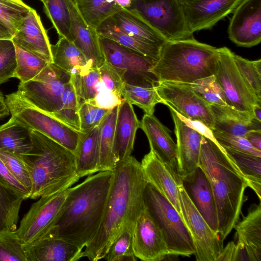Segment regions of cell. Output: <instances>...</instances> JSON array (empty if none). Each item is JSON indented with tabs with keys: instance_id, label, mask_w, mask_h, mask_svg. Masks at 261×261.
<instances>
[{
	"instance_id": "obj_1",
	"label": "cell",
	"mask_w": 261,
	"mask_h": 261,
	"mask_svg": "<svg viewBox=\"0 0 261 261\" xmlns=\"http://www.w3.org/2000/svg\"><path fill=\"white\" fill-rule=\"evenodd\" d=\"M113 172L101 224L82 252V257L92 261L104 258L117 236L126 228H134L145 206L144 192L147 183L141 163L130 155L119 161Z\"/></svg>"
},
{
	"instance_id": "obj_2",
	"label": "cell",
	"mask_w": 261,
	"mask_h": 261,
	"mask_svg": "<svg viewBox=\"0 0 261 261\" xmlns=\"http://www.w3.org/2000/svg\"><path fill=\"white\" fill-rule=\"evenodd\" d=\"M113 177V171H99L70 187L54 225L47 231L83 250L99 229Z\"/></svg>"
},
{
	"instance_id": "obj_3",
	"label": "cell",
	"mask_w": 261,
	"mask_h": 261,
	"mask_svg": "<svg viewBox=\"0 0 261 261\" xmlns=\"http://www.w3.org/2000/svg\"><path fill=\"white\" fill-rule=\"evenodd\" d=\"M198 167L210 182L216 205L218 233L224 241L239 221L247 180L215 140L203 135Z\"/></svg>"
},
{
	"instance_id": "obj_4",
	"label": "cell",
	"mask_w": 261,
	"mask_h": 261,
	"mask_svg": "<svg viewBox=\"0 0 261 261\" xmlns=\"http://www.w3.org/2000/svg\"><path fill=\"white\" fill-rule=\"evenodd\" d=\"M30 136L32 148L21 156L31 179L30 199L65 190L79 181L73 152L36 130L30 129Z\"/></svg>"
},
{
	"instance_id": "obj_5",
	"label": "cell",
	"mask_w": 261,
	"mask_h": 261,
	"mask_svg": "<svg viewBox=\"0 0 261 261\" xmlns=\"http://www.w3.org/2000/svg\"><path fill=\"white\" fill-rule=\"evenodd\" d=\"M218 60L217 48L193 37L167 41L150 71L159 82L191 83L215 75Z\"/></svg>"
},
{
	"instance_id": "obj_6",
	"label": "cell",
	"mask_w": 261,
	"mask_h": 261,
	"mask_svg": "<svg viewBox=\"0 0 261 261\" xmlns=\"http://www.w3.org/2000/svg\"><path fill=\"white\" fill-rule=\"evenodd\" d=\"M5 99L11 117L28 128L55 141L76 155L84 133L35 107L17 91L7 95Z\"/></svg>"
},
{
	"instance_id": "obj_7",
	"label": "cell",
	"mask_w": 261,
	"mask_h": 261,
	"mask_svg": "<svg viewBox=\"0 0 261 261\" xmlns=\"http://www.w3.org/2000/svg\"><path fill=\"white\" fill-rule=\"evenodd\" d=\"M144 203L164 236L169 255L187 257L194 255L193 240L183 218L173 205L148 183Z\"/></svg>"
},
{
	"instance_id": "obj_8",
	"label": "cell",
	"mask_w": 261,
	"mask_h": 261,
	"mask_svg": "<svg viewBox=\"0 0 261 261\" xmlns=\"http://www.w3.org/2000/svg\"><path fill=\"white\" fill-rule=\"evenodd\" d=\"M105 60L115 69L125 84L156 87L159 81L150 71L156 61L117 42L99 36Z\"/></svg>"
},
{
	"instance_id": "obj_9",
	"label": "cell",
	"mask_w": 261,
	"mask_h": 261,
	"mask_svg": "<svg viewBox=\"0 0 261 261\" xmlns=\"http://www.w3.org/2000/svg\"><path fill=\"white\" fill-rule=\"evenodd\" d=\"M137 11L167 41L193 37L178 0H133Z\"/></svg>"
},
{
	"instance_id": "obj_10",
	"label": "cell",
	"mask_w": 261,
	"mask_h": 261,
	"mask_svg": "<svg viewBox=\"0 0 261 261\" xmlns=\"http://www.w3.org/2000/svg\"><path fill=\"white\" fill-rule=\"evenodd\" d=\"M70 77L69 73L49 63L32 80L20 82L17 91L35 107L51 114L62 108V95Z\"/></svg>"
},
{
	"instance_id": "obj_11",
	"label": "cell",
	"mask_w": 261,
	"mask_h": 261,
	"mask_svg": "<svg viewBox=\"0 0 261 261\" xmlns=\"http://www.w3.org/2000/svg\"><path fill=\"white\" fill-rule=\"evenodd\" d=\"M183 219L192 237L197 261H215L223 248V241L200 214L184 184L179 188Z\"/></svg>"
},
{
	"instance_id": "obj_12",
	"label": "cell",
	"mask_w": 261,
	"mask_h": 261,
	"mask_svg": "<svg viewBox=\"0 0 261 261\" xmlns=\"http://www.w3.org/2000/svg\"><path fill=\"white\" fill-rule=\"evenodd\" d=\"M218 51L215 76L223 90L226 105L234 109L252 114L253 106L261 105V101L240 73L233 60V53L226 47L218 48Z\"/></svg>"
},
{
	"instance_id": "obj_13",
	"label": "cell",
	"mask_w": 261,
	"mask_h": 261,
	"mask_svg": "<svg viewBox=\"0 0 261 261\" xmlns=\"http://www.w3.org/2000/svg\"><path fill=\"white\" fill-rule=\"evenodd\" d=\"M69 188L42 196L31 205L15 230L23 246L33 242L55 224L68 195Z\"/></svg>"
},
{
	"instance_id": "obj_14",
	"label": "cell",
	"mask_w": 261,
	"mask_h": 261,
	"mask_svg": "<svg viewBox=\"0 0 261 261\" xmlns=\"http://www.w3.org/2000/svg\"><path fill=\"white\" fill-rule=\"evenodd\" d=\"M156 90L163 104L171 107L182 117L200 121L213 129L214 119L210 105L186 84L159 82Z\"/></svg>"
},
{
	"instance_id": "obj_15",
	"label": "cell",
	"mask_w": 261,
	"mask_h": 261,
	"mask_svg": "<svg viewBox=\"0 0 261 261\" xmlns=\"http://www.w3.org/2000/svg\"><path fill=\"white\" fill-rule=\"evenodd\" d=\"M133 246L135 256L144 261H161L169 255L164 236L144 206L134 226Z\"/></svg>"
},
{
	"instance_id": "obj_16",
	"label": "cell",
	"mask_w": 261,
	"mask_h": 261,
	"mask_svg": "<svg viewBox=\"0 0 261 261\" xmlns=\"http://www.w3.org/2000/svg\"><path fill=\"white\" fill-rule=\"evenodd\" d=\"M229 38L239 46L250 47L261 41V0H242L233 11Z\"/></svg>"
},
{
	"instance_id": "obj_17",
	"label": "cell",
	"mask_w": 261,
	"mask_h": 261,
	"mask_svg": "<svg viewBox=\"0 0 261 261\" xmlns=\"http://www.w3.org/2000/svg\"><path fill=\"white\" fill-rule=\"evenodd\" d=\"M168 107L177 139V173L183 182L188 181L198 167L202 135L184 121L173 109Z\"/></svg>"
},
{
	"instance_id": "obj_18",
	"label": "cell",
	"mask_w": 261,
	"mask_h": 261,
	"mask_svg": "<svg viewBox=\"0 0 261 261\" xmlns=\"http://www.w3.org/2000/svg\"><path fill=\"white\" fill-rule=\"evenodd\" d=\"M141 165L147 183L164 196L183 218L179 188L184 182L177 171L151 150L144 155Z\"/></svg>"
},
{
	"instance_id": "obj_19",
	"label": "cell",
	"mask_w": 261,
	"mask_h": 261,
	"mask_svg": "<svg viewBox=\"0 0 261 261\" xmlns=\"http://www.w3.org/2000/svg\"><path fill=\"white\" fill-rule=\"evenodd\" d=\"M242 0H192L181 5L187 27L195 32L211 29L233 12Z\"/></svg>"
},
{
	"instance_id": "obj_20",
	"label": "cell",
	"mask_w": 261,
	"mask_h": 261,
	"mask_svg": "<svg viewBox=\"0 0 261 261\" xmlns=\"http://www.w3.org/2000/svg\"><path fill=\"white\" fill-rule=\"evenodd\" d=\"M23 247L27 261H76L82 257L83 250L48 231Z\"/></svg>"
},
{
	"instance_id": "obj_21",
	"label": "cell",
	"mask_w": 261,
	"mask_h": 261,
	"mask_svg": "<svg viewBox=\"0 0 261 261\" xmlns=\"http://www.w3.org/2000/svg\"><path fill=\"white\" fill-rule=\"evenodd\" d=\"M25 50L53 63L51 44L47 32L36 10L32 8L18 28L12 39Z\"/></svg>"
},
{
	"instance_id": "obj_22",
	"label": "cell",
	"mask_w": 261,
	"mask_h": 261,
	"mask_svg": "<svg viewBox=\"0 0 261 261\" xmlns=\"http://www.w3.org/2000/svg\"><path fill=\"white\" fill-rule=\"evenodd\" d=\"M140 128L148 140L150 150L177 172V148L167 127L153 115L145 114Z\"/></svg>"
},
{
	"instance_id": "obj_23",
	"label": "cell",
	"mask_w": 261,
	"mask_h": 261,
	"mask_svg": "<svg viewBox=\"0 0 261 261\" xmlns=\"http://www.w3.org/2000/svg\"><path fill=\"white\" fill-rule=\"evenodd\" d=\"M71 20L73 43L90 61L94 67L99 68L105 62L97 31L87 24L74 4L67 0Z\"/></svg>"
},
{
	"instance_id": "obj_24",
	"label": "cell",
	"mask_w": 261,
	"mask_h": 261,
	"mask_svg": "<svg viewBox=\"0 0 261 261\" xmlns=\"http://www.w3.org/2000/svg\"><path fill=\"white\" fill-rule=\"evenodd\" d=\"M210 108L214 119L212 130L242 137L249 130H261V122L251 113L228 105H211Z\"/></svg>"
},
{
	"instance_id": "obj_25",
	"label": "cell",
	"mask_w": 261,
	"mask_h": 261,
	"mask_svg": "<svg viewBox=\"0 0 261 261\" xmlns=\"http://www.w3.org/2000/svg\"><path fill=\"white\" fill-rule=\"evenodd\" d=\"M140 125L132 105L123 99L118 106L114 132V149L119 161L132 155L136 134Z\"/></svg>"
},
{
	"instance_id": "obj_26",
	"label": "cell",
	"mask_w": 261,
	"mask_h": 261,
	"mask_svg": "<svg viewBox=\"0 0 261 261\" xmlns=\"http://www.w3.org/2000/svg\"><path fill=\"white\" fill-rule=\"evenodd\" d=\"M187 182L190 184L189 196L194 205L211 229L218 233L216 203L206 175L198 167L192 178Z\"/></svg>"
},
{
	"instance_id": "obj_27",
	"label": "cell",
	"mask_w": 261,
	"mask_h": 261,
	"mask_svg": "<svg viewBox=\"0 0 261 261\" xmlns=\"http://www.w3.org/2000/svg\"><path fill=\"white\" fill-rule=\"evenodd\" d=\"M237 243L242 245L251 261H261V205L253 204L246 216L233 227Z\"/></svg>"
},
{
	"instance_id": "obj_28",
	"label": "cell",
	"mask_w": 261,
	"mask_h": 261,
	"mask_svg": "<svg viewBox=\"0 0 261 261\" xmlns=\"http://www.w3.org/2000/svg\"><path fill=\"white\" fill-rule=\"evenodd\" d=\"M111 18L122 30L148 44L162 48L167 41L134 9H122Z\"/></svg>"
},
{
	"instance_id": "obj_29",
	"label": "cell",
	"mask_w": 261,
	"mask_h": 261,
	"mask_svg": "<svg viewBox=\"0 0 261 261\" xmlns=\"http://www.w3.org/2000/svg\"><path fill=\"white\" fill-rule=\"evenodd\" d=\"M53 63L70 75L88 73L93 67L83 53L72 42L65 37H59L51 44Z\"/></svg>"
},
{
	"instance_id": "obj_30",
	"label": "cell",
	"mask_w": 261,
	"mask_h": 261,
	"mask_svg": "<svg viewBox=\"0 0 261 261\" xmlns=\"http://www.w3.org/2000/svg\"><path fill=\"white\" fill-rule=\"evenodd\" d=\"M118 106L110 110L99 125L98 172L113 171L119 162L114 149V132Z\"/></svg>"
},
{
	"instance_id": "obj_31",
	"label": "cell",
	"mask_w": 261,
	"mask_h": 261,
	"mask_svg": "<svg viewBox=\"0 0 261 261\" xmlns=\"http://www.w3.org/2000/svg\"><path fill=\"white\" fill-rule=\"evenodd\" d=\"M99 36L112 40L155 61L159 60L162 48L145 42L122 30L111 17L96 30Z\"/></svg>"
},
{
	"instance_id": "obj_32",
	"label": "cell",
	"mask_w": 261,
	"mask_h": 261,
	"mask_svg": "<svg viewBox=\"0 0 261 261\" xmlns=\"http://www.w3.org/2000/svg\"><path fill=\"white\" fill-rule=\"evenodd\" d=\"M32 146L30 129L12 117L0 125V150L21 157L30 151Z\"/></svg>"
},
{
	"instance_id": "obj_33",
	"label": "cell",
	"mask_w": 261,
	"mask_h": 261,
	"mask_svg": "<svg viewBox=\"0 0 261 261\" xmlns=\"http://www.w3.org/2000/svg\"><path fill=\"white\" fill-rule=\"evenodd\" d=\"M99 125L84 133L76 157V172L80 178L98 172Z\"/></svg>"
},
{
	"instance_id": "obj_34",
	"label": "cell",
	"mask_w": 261,
	"mask_h": 261,
	"mask_svg": "<svg viewBox=\"0 0 261 261\" xmlns=\"http://www.w3.org/2000/svg\"><path fill=\"white\" fill-rule=\"evenodd\" d=\"M74 4L85 22L96 30L105 20L123 9L115 0H74Z\"/></svg>"
},
{
	"instance_id": "obj_35",
	"label": "cell",
	"mask_w": 261,
	"mask_h": 261,
	"mask_svg": "<svg viewBox=\"0 0 261 261\" xmlns=\"http://www.w3.org/2000/svg\"><path fill=\"white\" fill-rule=\"evenodd\" d=\"M245 177L251 188L261 199V156L222 147Z\"/></svg>"
},
{
	"instance_id": "obj_36",
	"label": "cell",
	"mask_w": 261,
	"mask_h": 261,
	"mask_svg": "<svg viewBox=\"0 0 261 261\" xmlns=\"http://www.w3.org/2000/svg\"><path fill=\"white\" fill-rule=\"evenodd\" d=\"M24 199L0 182V230L17 229L19 213Z\"/></svg>"
},
{
	"instance_id": "obj_37",
	"label": "cell",
	"mask_w": 261,
	"mask_h": 261,
	"mask_svg": "<svg viewBox=\"0 0 261 261\" xmlns=\"http://www.w3.org/2000/svg\"><path fill=\"white\" fill-rule=\"evenodd\" d=\"M42 2L45 13L59 37H65L73 42L71 16L67 0H42Z\"/></svg>"
},
{
	"instance_id": "obj_38",
	"label": "cell",
	"mask_w": 261,
	"mask_h": 261,
	"mask_svg": "<svg viewBox=\"0 0 261 261\" xmlns=\"http://www.w3.org/2000/svg\"><path fill=\"white\" fill-rule=\"evenodd\" d=\"M121 96L123 99L139 107L145 114L150 115H153L157 103H164L156 91V87H144L124 84Z\"/></svg>"
},
{
	"instance_id": "obj_39",
	"label": "cell",
	"mask_w": 261,
	"mask_h": 261,
	"mask_svg": "<svg viewBox=\"0 0 261 261\" xmlns=\"http://www.w3.org/2000/svg\"><path fill=\"white\" fill-rule=\"evenodd\" d=\"M14 45L16 67L14 77L18 79L20 83H25L32 80L49 64L39 57L15 44Z\"/></svg>"
},
{
	"instance_id": "obj_40",
	"label": "cell",
	"mask_w": 261,
	"mask_h": 261,
	"mask_svg": "<svg viewBox=\"0 0 261 261\" xmlns=\"http://www.w3.org/2000/svg\"><path fill=\"white\" fill-rule=\"evenodd\" d=\"M31 9L21 0H0V23L14 35Z\"/></svg>"
},
{
	"instance_id": "obj_41",
	"label": "cell",
	"mask_w": 261,
	"mask_h": 261,
	"mask_svg": "<svg viewBox=\"0 0 261 261\" xmlns=\"http://www.w3.org/2000/svg\"><path fill=\"white\" fill-rule=\"evenodd\" d=\"M184 84L210 105H227L223 90L215 75Z\"/></svg>"
},
{
	"instance_id": "obj_42",
	"label": "cell",
	"mask_w": 261,
	"mask_h": 261,
	"mask_svg": "<svg viewBox=\"0 0 261 261\" xmlns=\"http://www.w3.org/2000/svg\"><path fill=\"white\" fill-rule=\"evenodd\" d=\"M233 57L245 82L261 101V59L250 61L234 53Z\"/></svg>"
},
{
	"instance_id": "obj_43",
	"label": "cell",
	"mask_w": 261,
	"mask_h": 261,
	"mask_svg": "<svg viewBox=\"0 0 261 261\" xmlns=\"http://www.w3.org/2000/svg\"><path fill=\"white\" fill-rule=\"evenodd\" d=\"M99 80L100 75L97 67H93L86 74L71 75L70 82L80 105L93 100L97 93L96 85Z\"/></svg>"
},
{
	"instance_id": "obj_44",
	"label": "cell",
	"mask_w": 261,
	"mask_h": 261,
	"mask_svg": "<svg viewBox=\"0 0 261 261\" xmlns=\"http://www.w3.org/2000/svg\"><path fill=\"white\" fill-rule=\"evenodd\" d=\"M133 229L126 228L115 239L104 258L108 261H135L133 246Z\"/></svg>"
},
{
	"instance_id": "obj_45",
	"label": "cell",
	"mask_w": 261,
	"mask_h": 261,
	"mask_svg": "<svg viewBox=\"0 0 261 261\" xmlns=\"http://www.w3.org/2000/svg\"><path fill=\"white\" fill-rule=\"evenodd\" d=\"M27 261L23 245L15 231L0 230V261Z\"/></svg>"
},
{
	"instance_id": "obj_46",
	"label": "cell",
	"mask_w": 261,
	"mask_h": 261,
	"mask_svg": "<svg viewBox=\"0 0 261 261\" xmlns=\"http://www.w3.org/2000/svg\"><path fill=\"white\" fill-rule=\"evenodd\" d=\"M109 111L90 101L81 103L78 110L80 132L87 133L99 126Z\"/></svg>"
},
{
	"instance_id": "obj_47",
	"label": "cell",
	"mask_w": 261,
	"mask_h": 261,
	"mask_svg": "<svg viewBox=\"0 0 261 261\" xmlns=\"http://www.w3.org/2000/svg\"><path fill=\"white\" fill-rule=\"evenodd\" d=\"M16 67L15 46L12 40H0V85L14 77Z\"/></svg>"
},
{
	"instance_id": "obj_48",
	"label": "cell",
	"mask_w": 261,
	"mask_h": 261,
	"mask_svg": "<svg viewBox=\"0 0 261 261\" xmlns=\"http://www.w3.org/2000/svg\"><path fill=\"white\" fill-rule=\"evenodd\" d=\"M0 158L13 176L24 186L31 194L32 181L29 171L22 158L10 152L0 150Z\"/></svg>"
},
{
	"instance_id": "obj_49",
	"label": "cell",
	"mask_w": 261,
	"mask_h": 261,
	"mask_svg": "<svg viewBox=\"0 0 261 261\" xmlns=\"http://www.w3.org/2000/svg\"><path fill=\"white\" fill-rule=\"evenodd\" d=\"M215 141L221 147L261 156V151L254 148L245 138L212 130Z\"/></svg>"
},
{
	"instance_id": "obj_50",
	"label": "cell",
	"mask_w": 261,
	"mask_h": 261,
	"mask_svg": "<svg viewBox=\"0 0 261 261\" xmlns=\"http://www.w3.org/2000/svg\"><path fill=\"white\" fill-rule=\"evenodd\" d=\"M98 70L104 87L121 97V90L125 83L113 66L105 60Z\"/></svg>"
},
{
	"instance_id": "obj_51",
	"label": "cell",
	"mask_w": 261,
	"mask_h": 261,
	"mask_svg": "<svg viewBox=\"0 0 261 261\" xmlns=\"http://www.w3.org/2000/svg\"><path fill=\"white\" fill-rule=\"evenodd\" d=\"M97 93L90 101L101 108L110 110L121 104L122 97L104 87L100 79L96 85Z\"/></svg>"
},
{
	"instance_id": "obj_52",
	"label": "cell",
	"mask_w": 261,
	"mask_h": 261,
	"mask_svg": "<svg viewBox=\"0 0 261 261\" xmlns=\"http://www.w3.org/2000/svg\"><path fill=\"white\" fill-rule=\"evenodd\" d=\"M251 261L245 247L233 241L223 248L215 261Z\"/></svg>"
},
{
	"instance_id": "obj_53",
	"label": "cell",
	"mask_w": 261,
	"mask_h": 261,
	"mask_svg": "<svg viewBox=\"0 0 261 261\" xmlns=\"http://www.w3.org/2000/svg\"><path fill=\"white\" fill-rule=\"evenodd\" d=\"M0 182L14 190L24 199L29 198L30 192L13 176L1 158Z\"/></svg>"
},
{
	"instance_id": "obj_54",
	"label": "cell",
	"mask_w": 261,
	"mask_h": 261,
	"mask_svg": "<svg viewBox=\"0 0 261 261\" xmlns=\"http://www.w3.org/2000/svg\"><path fill=\"white\" fill-rule=\"evenodd\" d=\"M79 109L62 107L56 112L50 114L73 129L80 132Z\"/></svg>"
},
{
	"instance_id": "obj_55",
	"label": "cell",
	"mask_w": 261,
	"mask_h": 261,
	"mask_svg": "<svg viewBox=\"0 0 261 261\" xmlns=\"http://www.w3.org/2000/svg\"><path fill=\"white\" fill-rule=\"evenodd\" d=\"M256 149L261 151V130H251L244 137Z\"/></svg>"
},
{
	"instance_id": "obj_56",
	"label": "cell",
	"mask_w": 261,
	"mask_h": 261,
	"mask_svg": "<svg viewBox=\"0 0 261 261\" xmlns=\"http://www.w3.org/2000/svg\"><path fill=\"white\" fill-rule=\"evenodd\" d=\"M10 115V112L7 106L2 92L0 91V119Z\"/></svg>"
},
{
	"instance_id": "obj_57",
	"label": "cell",
	"mask_w": 261,
	"mask_h": 261,
	"mask_svg": "<svg viewBox=\"0 0 261 261\" xmlns=\"http://www.w3.org/2000/svg\"><path fill=\"white\" fill-rule=\"evenodd\" d=\"M13 35L10 30L4 25L0 23V40H12Z\"/></svg>"
},
{
	"instance_id": "obj_58",
	"label": "cell",
	"mask_w": 261,
	"mask_h": 261,
	"mask_svg": "<svg viewBox=\"0 0 261 261\" xmlns=\"http://www.w3.org/2000/svg\"><path fill=\"white\" fill-rule=\"evenodd\" d=\"M261 105L256 104L252 107V114L254 118L261 122Z\"/></svg>"
},
{
	"instance_id": "obj_59",
	"label": "cell",
	"mask_w": 261,
	"mask_h": 261,
	"mask_svg": "<svg viewBox=\"0 0 261 261\" xmlns=\"http://www.w3.org/2000/svg\"><path fill=\"white\" fill-rule=\"evenodd\" d=\"M133 0H115L116 4L122 9H129Z\"/></svg>"
},
{
	"instance_id": "obj_60",
	"label": "cell",
	"mask_w": 261,
	"mask_h": 261,
	"mask_svg": "<svg viewBox=\"0 0 261 261\" xmlns=\"http://www.w3.org/2000/svg\"><path fill=\"white\" fill-rule=\"evenodd\" d=\"M181 5L192 0H178Z\"/></svg>"
},
{
	"instance_id": "obj_61",
	"label": "cell",
	"mask_w": 261,
	"mask_h": 261,
	"mask_svg": "<svg viewBox=\"0 0 261 261\" xmlns=\"http://www.w3.org/2000/svg\"><path fill=\"white\" fill-rule=\"evenodd\" d=\"M73 4L74 3V0H70Z\"/></svg>"
},
{
	"instance_id": "obj_62",
	"label": "cell",
	"mask_w": 261,
	"mask_h": 261,
	"mask_svg": "<svg viewBox=\"0 0 261 261\" xmlns=\"http://www.w3.org/2000/svg\"><path fill=\"white\" fill-rule=\"evenodd\" d=\"M40 1L42 2V0H40Z\"/></svg>"
}]
</instances>
